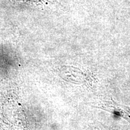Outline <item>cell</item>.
Segmentation results:
<instances>
[{
	"label": "cell",
	"mask_w": 130,
	"mask_h": 130,
	"mask_svg": "<svg viewBox=\"0 0 130 130\" xmlns=\"http://www.w3.org/2000/svg\"><path fill=\"white\" fill-rule=\"evenodd\" d=\"M16 3L27 4L32 6H46L48 4V0H11Z\"/></svg>",
	"instance_id": "cell-1"
}]
</instances>
